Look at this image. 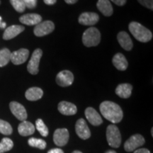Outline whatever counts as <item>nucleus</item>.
Instances as JSON below:
<instances>
[{
	"instance_id": "37",
	"label": "nucleus",
	"mask_w": 153,
	"mask_h": 153,
	"mask_svg": "<svg viewBox=\"0 0 153 153\" xmlns=\"http://www.w3.org/2000/svg\"><path fill=\"white\" fill-rule=\"evenodd\" d=\"M6 27V23L2 22V18L0 16V28H4Z\"/></svg>"
},
{
	"instance_id": "22",
	"label": "nucleus",
	"mask_w": 153,
	"mask_h": 153,
	"mask_svg": "<svg viewBox=\"0 0 153 153\" xmlns=\"http://www.w3.org/2000/svg\"><path fill=\"white\" fill-rule=\"evenodd\" d=\"M97 7L105 16H111L113 14V7L109 0H99Z\"/></svg>"
},
{
	"instance_id": "15",
	"label": "nucleus",
	"mask_w": 153,
	"mask_h": 153,
	"mask_svg": "<svg viewBox=\"0 0 153 153\" xmlns=\"http://www.w3.org/2000/svg\"><path fill=\"white\" fill-rule=\"evenodd\" d=\"M19 21L22 24L27 26H36L42 22V17L38 14H27L21 16Z\"/></svg>"
},
{
	"instance_id": "28",
	"label": "nucleus",
	"mask_w": 153,
	"mask_h": 153,
	"mask_svg": "<svg viewBox=\"0 0 153 153\" xmlns=\"http://www.w3.org/2000/svg\"><path fill=\"white\" fill-rule=\"evenodd\" d=\"M13 129L8 122L0 119V133L3 135H9L12 133Z\"/></svg>"
},
{
	"instance_id": "25",
	"label": "nucleus",
	"mask_w": 153,
	"mask_h": 153,
	"mask_svg": "<svg viewBox=\"0 0 153 153\" xmlns=\"http://www.w3.org/2000/svg\"><path fill=\"white\" fill-rule=\"evenodd\" d=\"M14 147V143L9 137H4L0 142V153L11 150Z\"/></svg>"
},
{
	"instance_id": "20",
	"label": "nucleus",
	"mask_w": 153,
	"mask_h": 153,
	"mask_svg": "<svg viewBox=\"0 0 153 153\" xmlns=\"http://www.w3.org/2000/svg\"><path fill=\"white\" fill-rule=\"evenodd\" d=\"M36 128L33 123L29 121L24 120L19 125L18 131L19 133L22 136H28V135H32L35 132Z\"/></svg>"
},
{
	"instance_id": "11",
	"label": "nucleus",
	"mask_w": 153,
	"mask_h": 153,
	"mask_svg": "<svg viewBox=\"0 0 153 153\" xmlns=\"http://www.w3.org/2000/svg\"><path fill=\"white\" fill-rule=\"evenodd\" d=\"M76 133L80 138L87 140L91 136V132L88 127L85 120L83 118H79L75 124Z\"/></svg>"
},
{
	"instance_id": "38",
	"label": "nucleus",
	"mask_w": 153,
	"mask_h": 153,
	"mask_svg": "<svg viewBox=\"0 0 153 153\" xmlns=\"http://www.w3.org/2000/svg\"><path fill=\"white\" fill-rule=\"evenodd\" d=\"M105 153H116V152H115L114 150H108L106 152H105Z\"/></svg>"
},
{
	"instance_id": "26",
	"label": "nucleus",
	"mask_w": 153,
	"mask_h": 153,
	"mask_svg": "<svg viewBox=\"0 0 153 153\" xmlns=\"http://www.w3.org/2000/svg\"><path fill=\"white\" fill-rule=\"evenodd\" d=\"M28 143L30 147L39 148L41 150H44V149L46 148V142L42 139L31 137V138L28 140Z\"/></svg>"
},
{
	"instance_id": "6",
	"label": "nucleus",
	"mask_w": 153,
	"mask_h": 153,
	"mask_svg": "<svg viewBox=\"0 0 153 153\" xmlns=\"http://www.w3.org/2000/svg\"><path fill=\"white\" fill-rule=\"evenodd\" d=\"M43 55V51L41 49L37 48L33 51L30 60L28 62L27 65V70L28 72L31 74H37L38 73V67L41 58Z\"/></svg>"
},
{
	"instance_id": "19",
	"label": "nucleus",
	"mask_w": 153,
	"mask_h": 153,
	"mask_svg": "<svg viewBox=\"0 0 153 153\" xmlns=\"http://www.w3.org/2000/svg\"><path fill=\"white\" fill-rule=\"evenodd\" d=\"M113 65L117 70L120 71H124L128 68V62L126 60V57L122 54V53H117L113 57L112 60Z\"/></svg>"
},
{
	"instance_id": "8",
	"label": "nucleus",
	"mask_w": 153,
	"mask_h": 153,
	"mask_svg": "<svg viewBox=\"0 0 153 153\" xmlns=\"http://www.w3.org/2000/svg\"><path fill=\"white\" fill-rule=\"evenodd\" d=\"M9 108L11 113L17 119L24 121L27 118V113L25 107L22 104H19L16 101H11L9 104Z\"/></svg>"
},
{
	"instance_id": "2",
	"label": "nucleus",
	"mask_w": 153,
	"mask_h": 153,
	"mask_svg": "<svg viewBox=\"0 0 153 153\" xmlns=\"http://www.w3.org/2000/svg\"><path fill=\"white\" fill-rule=\"evenodd\" d=\"M130 32L135 39L142 43H147L152 38V33L150 30L138 22H133L128 26Z\"/></svg>"
},
{
	"instance_id": "12",
	"label": "nucleus",
	"mask_w": 153,
	"mask_h": 153,
	"mask_svg": "<svg viewBox=\"0 0 153 153\" xmlns=\"http://www.w3.org/2000/svg\"><path fill=\"white\" fill-rule=\"evenodd\" d=\"M28 55H29V51L26 48L19 49V51H14L11 53V60L13 64L19 65L23 64L27 60Z\"/></svg>"
},
{
	"instance_id": "9",
	"label": "nucleus",
	"mask_w": 153,
	"mask_h": 153,
	"mask_svg": "<svg viewBox=\"0 0 153 153\" xmlns=\"http://www.w3.org/2000/svg\"><path fill=\"white\" fill-rule=\"evenodd\" d=\"M74 82V75L69 70H63L57 74L56 76L57 84L60 87H68L72 85Z\"/></svg>"
},
{
	"instance_id": "13",
	"label": "nucleus",
	"mask_w": 153,
	"mask_h": 153,
	"mask_svg": "<svg viewBox=\"0 0 153 153\" xmlns=\"http://www.w3.org/2000/svg\"><path fill=\"white\" fill-rule=\"evenodd\" d=\"M79 23L84 26H94L99 22V16L97 13L84 12L79 17Z\"/></svg>"
},
{
	"instance_id": "31",
	"label": "nucleus",
	"mask_w": 153,
	"mask_h": 153,
	"mask_svg": "<svg viewBox=\"0 0 153 153\" xmlns=\"http://www.w3.org/2000/svg\"><path fill=\"white\" fill-rule=\"evenodd\" d=\"M23 1L28 9H34L37 5V0H23Z\"/></svg>"
},
{
	"instance_id": "24",
	"label": "nucleus",
	"mask_w": 153,
	"mask_h": 153,
	"mask_svg": "<svg viewBox=\"0 0 153 153\" xmlns=\"http://www.w3.org/2000/svg\"><path fill=\"white\" fill-rule=\"evenodd\" d=\"M11 52L9 49L4 48L0 51V68L4 67L11 60Z\"/></svg>"
},
{
	"instance_id": "14",
	"label": "nucleus",
	"mask_w": 153,
	"mask_h": 153,
	"mask_svg": "<svg viewBox=\"0 0 153 153\" xmlns=\"http://www.w3.org/2000/svg\"><path fill=\"white\" fill-rule=\"evenodd\" d=\"M85 116L88 121L91 125L97 126L101 125L103 123V120L98 112L92 107H88L85 110Z\"/></svg>"
},
{
	"instance_id": "32",
	"label": "nucleus",
	"mask_w": 153,
	"mask_h": 153,
	"mask_svg": "<svg viewBox=\"0 0 153 153\" xmlns=\"http://www.w3.org/2000/svg\"><path fill=\"white\" fill-rule=\"evenodd\" d=\"M111 1H113L114 4H116V5L120 6V7H121V6L126 4L127 0H111Z\"/></svg>"
},
{
	"instance_id": "21",
	"label": "nucleus",
	"mask_w": 153,
	"mask_h": 153,
	"mask_svg": "<svg viewBox=\"0 0 153 153\" xmlns=\"http://www.w3.org/2000/svg\"><path fill=\"white\" fill-rule=\"evenodd\" d=\"M133 86L130 84H120L116 89V94L120 98L128 99L131 96Z\"/></svg>"
},
{
	"instance_id": "16",
	"label": "nucleus",
	"mask_w": 153,
	"mask_h": 153,
	"mask_svg": "<svg viewBox=\"0 0 153 153\" xmlns=\"http://www.w3.org/2000/svg\"><path fill=\"white\" fill-rule=\"evenodd\" d=\"M24 26L20 25H13L6 28L4 33L3 34V38L6 41L11 40L20 34L24 30Z\"/></svg>"
},
{
	"instance_id": "10",
	"label": "nucleus",
	"mask_w": 153,
	"mask_h": 153,
	"mask_svg": "<svg viewBox=\"0 0 153 153\" xmlns=\"http://www.w3.org/2000/svg\"><path fill=\"white\" fill-rule=\"evenodd\" d=\"M70 134L68 129L66 128H58L55 130L53 134V140L55 144L57 146H65L69 140Z\"/></svg>"
},
{
	"instance_id": "7",
	"label": "nucleus",
	"mask_w": 153,
	"mask_h": 153,
	"mask_svg": "<svg viewBox=\"0 0 153 153\" xmlns=\"http://www.w3.org/2000/svg\"><path fill=\"white\" fill-rule=\"evenodd\" d=\"M145 140L143 135L140 134H135L132 135L130 138L126 141L124 144V149L126 152H133L139 147L145 144Z\"/></svg>"
},
{
	"instance_id": "3",
	"label": "nucleus",
	"mask_w": 153,
	"mask_h": 153,
	"mask_svg": "<svg viewBox=\"0 0 153 153\" xmlns=\"http://www.w3.org/2000/svg\"><path fill=\"white\" fill-rule=\"evenodd\" d=\"M101 41V33L95 27H90L84 32L82 35V42L87 47L98 45Z\"/></svg>"
},
{
	"instance_id": "18",
	"label": "nucleus",
	"mask_w": 153,
	"mask_h": 153,
	"mask_svg": "<svg viewBox=\"0 0 153 153\" xmlns=\"http://www.w3.org/2000/svg\"><path fill=\"white\" fill-rule=\"evenodd\" d=\"M117 39L120 45L126 51H131L133 48V44L131 37L125 31H120L117 36Z\"/></svg>"
},
{
	"instance_id": "40",
	"label": "nucleus",
	"mask_w": 153,
	"mask_h": 153,
	"mask_svg": "<svg viewBox=\"0 0 153 153\" xmlns=\"http://www.w3.org/2000/svg\"><path fill=\"white\" fill-rule=\"evenodd\" d=\"M0 4H1V1H0Z\"/></svg>"
},
{
	"instance_id": "36",
	"label": "nucleus",
	"mask_w": 153,
	"mask_h": 153,
	"mask_svg": "<svg viewBox=\"0 0 153 153\" xmlns=\"http://www.w3.org/2000/svg\"><path fill=\"white\" fill-rule=\"evenodd\" d=\"M78 0H65V1L68 4H74L76 3Z\"/></svg>"
},
{
	"instance_id": "5",
	"label": "nucleus",
	"mask_w": 153,
	"mask_h": 153,
	"mask_svg": "<svg viewBox=\"0 0 153 153\" xmlns=\"http://www.w3.org/2000/svg\"><path fill=\"white\" fill-rule=\"evenodd\" d=\"M55 29L54 23L51 21H45L36 25L34 28V34L37 37L48 35L51 33Z\"/></svg>"
},
{
	"instance_id": "33",
	"label": "nucleus",
	"mask_w": 153,
	"mask_h": 153,
	"mask_svg": "<svg viewBox=\"0 0 153 153\" xmlns=\"http://www.w3.org/2000/svg\"><path fill=\"white\" fill-rule=\"evenodd\" d=\"M48 153H64V152L60 148H54L50 150Z\"/></svg>"
},
{
	"instance_id": "29",
	"label": "nucleus",
	"mask_w": 153,
	"mask_h": 153,
	"mask_svg": "<svg viewBox=\"0 0 153 153\" xmlns=\"http://www.w3.org/2000/svg\"><path fill=\"white\" fill-rule=\"evenodd\" d=\"M10 3L15 10L19 13L24 12L26 9V6L23 0H10Z\"/></svg>"
},
{
	"instance_id": "4",
	"label": "nucleus",
	"mask_w": 153,
	"mask_h": 153,
	"mask_svg": "<svg viewBox=\"0 0 153 153\" xmlns=\"http://www.w3.org/2000/svg\"><path fill=\"white\" fill-rule=\"evenodd\" d=\"M107 142L111 147L119 148L121 143V135L118 128L115 125H109L106 129Z\"/></svg>"
},
{
	"instance_id": "34",
	"label": "nucleus",
	"mask_w": 153,
	"mask_h": 153,
	"mask_svg": "<svg viewBox=\"0 0 153 153\" xmlns=\"http://www.w3.org/2000/svg\"><path fill=\"white\" fill-rule=\"evenodd\" d=\"M134 153H150V152L146 148H140L135 150Z\"/></svg>"
},
{
	"instance_id": "1",
	"label": "nucleus",
	"mask_w": 153,
	"mask_h": 153,
	"mask_svg": "<svg viewBox=\"0 0 153 153\" xmlns=\"http://www.w3.org/2000/svg\"><path fill=\"white\" fill-rule=\"evenodd\" d=\"M99 109L102 116L113 123H118L123 119V111L116 103L105 101L100 104Z\"/></svg>"
},
{
	"instance_id": "30",
	"label": "nucleus",
	"mask_w": 153,
	"mask_h": 153,
	"mask_svg": "<svg viewBox=\"0 0 153 153\" xmlns=\"http://www.w3.org/2000/svg\"><path fill=\"white\" fill-rule=\"evenodd\" d=\"M137 1L143 7H145L148 9H150V10H152L153 0H137Z\"/></svg>"
},
{
	"instance_id": "35",
	"label": "nucleus",
	"mask_w": 153,
	"mask_h": 153,
	"mask_svg": "<svg viewBox=\"0 0 153 153\" xmlns=\"http://www.w3.org/2000/svg\"><path fill=\"white\" fill-rule=\"evenodd\" d=\"M44 3L47 5H53L56 3L57 0H43Z\"/></svg>"
},
{
	"instance_id": "23",
	"label": "nucleus",
	"mask_w": 153,
	"mask_h": 153,
	"mask_svg": "<svg viewBox=\"0 0 153 153\" xmlns=\"http://www.w3.org/2000/svg\"><path fill=\"white\" fill-rule=\"evenodd\" d=\"M43 91L39 87L29 88L25 93V97L28 101H37L43 97Z\"/></svg>"
},
{
	"instance_id": "17",
	"label": "nucleus",
	"mask_w": 153,
	"mask_h": 153,
	"mask_svg": "<svg viewBox=\"0 0 153 153\" xmlns=\"http://www.w3.org/2000/svg\"><path fill=\"white\" fill-rule=\"evenodd\" d=\"M57 108L60 113L63 115H65V116H72L77 111V108L75 105L72 103L65 101L59 103Z\"/></svg>"
},
{
	"instance_id": "39",
	"label": "nucleus",
	"mask_w": 153,
	"mask_h": 153,
	"mask_svg": "<svg viewBox=\"0 0 153 153\" xmlns=\"http://www.w3.org/2000/svg\"><path fill=\"white\" fill-rule=\"evenodd\" d=\"M72 153H82V152H80V151H78V150H75V151H74Z\"/></svg>"
},
{
	"instance_id": "27",
	"label": "nucleus",
	"mask_w": 153,
	"mask_h": 153,
	"mask_svg": "<svg viewBox=\"0 0 153 153\" xmlns=\"http://www.w3.org/2000/svg\"><path fill=\"white\" fill-rule=\"evenodd\" d=\"M36 129L38 130V131L41 133V135L43 137H46L48 135L49 131L48 128L45 124L44 123L43 120L39 118V119H37L36 121Z\"/></svg>"
}]
</instances>
